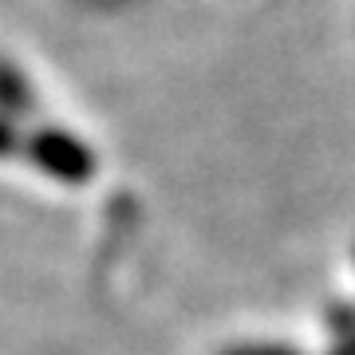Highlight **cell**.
Segmentation results:
<instances>
[{"instance_id":"7a4b0ae2","label":"cell","mask_w":355,"mask_h":355,"mask_svg":"<svg viewBox=\"0 0 355 355\" xmlns=\"http://www.w3.org/2000/svg\"><path fill=\"white\" fill-rule=\"evenodd\" d=\"M32 111H36V91H32L28 76L12 60L0 55V114L16 123V119H28Z\"/></svg>"},{"instance_id":"3957f363","label":"cell","mask_w":355,"mask_h":355,"mask_svg":"<svg viewBox=\"0 0 355 355\" xmlns=\"http://www.w3.org/2000/svg\"><path fill=\"white\" fill-rule=\"evenodd\" d=\"M24 150V139H20V130H16L12 119H4L0 114V158H8V154Z\"/></svg>"},{"instance_id":"6da1fadb","label":"cell","mask_w":355,"mask_h":355,"mask_svg":"<svg viewBox=\"0 0 355 355\" xmlns=\"http://www.w3.org/2000/svg\"><path fill=\"white\" fill-rule=\"evenodd\" d=\"M24 154L36 170H44L55 182H67V186H83L95 178L91 146L64 127H36L32 135H24Z\"/></svg>"}]
</instances>
